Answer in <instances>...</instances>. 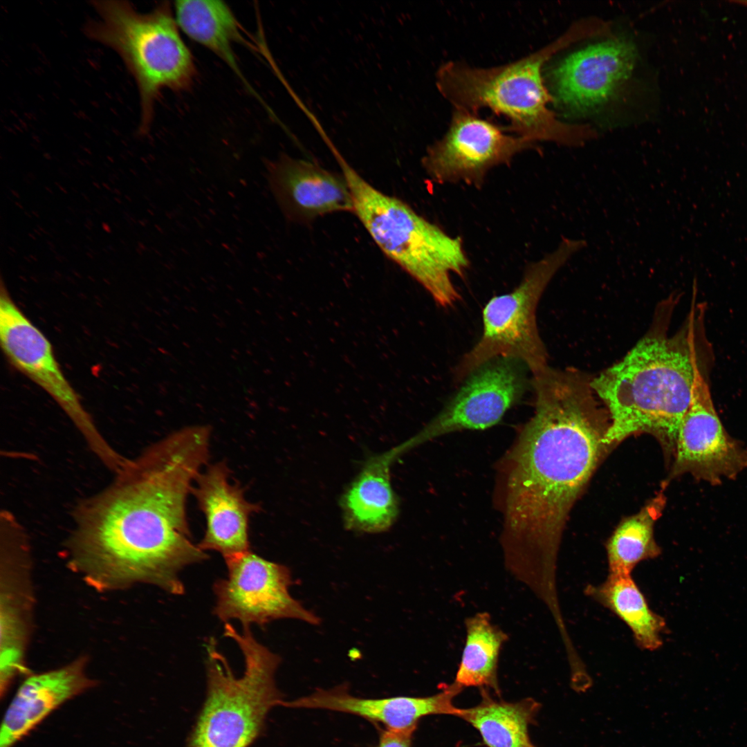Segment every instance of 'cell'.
<instances>
[{
    "mask_svg": "<svg viewBox=\"0 0 747 747\" xmlns=\"http://www.w3.org/2000/svg\"><path fill=\"white\" fill-rule=\"evenodd\" d=\"M591 381L571 368L533 376L534 414L499 464L505 566L530 587L555 584L567 517L608 447L609 414Z\"/></svg>",
    "mask_w": 747,
    "mask_h": 747,
    "instance_id": "6da1fadb",
    "label": "cell"
},
{
    "mask_svg": "<svg viewBox=\"0 0 747 747\" xmlns=\"http://www.w3.org/2000/svg\"><path fill=\"white\" fill-rule=\"evenodd\" d=\"M210 434L205 425L172 432L129 459L109 486L77 506L71 548L90 578L184 593L180 571L209 557L191 540L186 503L208 463Z\"/></svg>",
    "mask_w": 747,
    "mask_h": 747,
    "instance_id": "7a4b0ae2",
    "label": "cell"
},
{
    "mask_svg": "<svg viewBox=\"0 0 747 747\" xmlns=\"http://www.w3.org/2000/svg\"><path fill=\"white\" fill-rule=\"evenodd\" d=\"M694 320L669 336L652 329L618 362L591 378L609 416L605 443L651 433L674 455L676 436L692 396L697 360Z\"/></svg>",
    "mask_w": 747,
    "mask_h": 747,
    "instance_id": "3957f363",
    "label": "cell"
},
{
    "mask_svg": "<svg viewBox=\"0 0 747 747\" xmlns=\"http://www.w3.org/2000/svg\"><path fill=\"white\" fill-rule=\"evenodd\" d=\"M597 33L593 22L580 24L544 47L495 66L477 67L459 61L445 62L436 72L437 89L454 108L475 113L487 108L509 122L507 131L533 142L580 145L594 133L587 127L560 122L548 108L553 98L544 83L542 68L560 49Z\"/></svg>",
    "mask_w": 747,
    "mask_h": 747,
    "instance_id": "277c9868",
    "label": "cell"
},
{
    "mask_svg": "<svg viewBox=\"0 0 747 747\" xmlns=\"http://www.w3.org/2000/svg\"><path fill=\"white\" fill-rule=\"evenodd\" d=\"M335 157L351 193L353 212L378 248L421 284L437 304L452 306L460 295L450 274L463 276L469 264L461 239L374 187L338 153Z\"/></svg>",
    "mask_w": 747,
    "mask_h": 747,
    "instance_id": "5b68a950",
    "label": "cell"
},
{
    "mask_svg": "<svg viewBox=\"0 0 747 747\" xmlns=\"http://www.w3.org/2000/svg\"><path fill=\"white\" fill-rule=\"evenodd\" d=\"M93 6L98 18L88 23L86 34L115 50L133 77L140 95V132L145 133L161 91H185L194 83L192 55L167 1L145 14L126 1H93Z\"/></svg>",
    "mask_w": 747,
    "mask_h": 747,
    "instance_id": "8992f818",
    "label": "cell"
},
{
    "mask_svg": "<svg viewBox=\"0 0 747 747\" xmlns=\"http://www.w3.org/2000/svg\"><path fill=\"white\" fill-rule=\"evenodd\" d=\"M224 635L239 647L245 670L237 678L216 641L206 643L208 696L188 747H248L259 734L268 712L284 700L275 682L281 658L253 636L229 622Z\"/></svg>",
    "mask_w": 747,
    "mask_h": 747,
    "instance_id": "52a82bcc",
    "label": "cell"
},
{
    "mask_svg": "<svg viewBox=\"0 0 747 747\" xmlns=\"http://www.w3.org/2000/svg\"><path fill=\"white\" fill-rule=\"evenodd\" d=\"M586 245L582 239L563 238L555 250L527 268L512 292L494 297L486 304L482 335L456 366V380L467 378L499 357L522 361L533 376L548 367V353L537 325V304L556 273Z\"/></svg>",
    "mask_w": 747,
    "mask_h": 747,
    "instance_id": "ba28073f",
    "label": "cell"
},
{
    "mask_svg": "<svg viewBox=\"0 0 747 747\" xmlns=\"http://www.w3.org/2000/svg\"><path fill=\"white\" fill-rule=\"evenodd\" d=\"M0 342L10 364L44 390L73 423L89 450L115 472L124 457L101 434L64 376L51 343L0 285Z\"/></svg>",
    "mask_w": 747,
    "mask_h": 747,
    "instance_id": "9c48e42d",
    "label": "cell"
},
{
    "mask_svg": "<svg viewBox=\"0 0 747 747\" xmlns=\"http://www.w3.org/2000/svg\"><path fill=\"white\" fill-rule=\"evenodd\" d=\"M228 577L215 582L214 614L223 622L238 620L243 626L261 627L284 618L318 625L320 619L290 594L293 584L285 565L250 551L225 560Z\"/></svg>",
    "mask_w": 747,
    "mask_h": 747,
    "instance_id": "30bf717a",
    "label": "cell"
},
{
    "mask_svg": "<svg viewBox=\"0 0 747 747\" xmlns=\"http://www.w3.org/2000/svg\"><path fill=\"white\" fill-rule=\"evenodd\" d=\"M506 131L477 113L454 108L447 131L427 149L423 166L438 183L462 181L479 186L490 168L535 147V142Z\"/></svg>",
    "mask_w": 747,
    "mask_h": 747,
    "instance_id": "8fae6325",
    "label": "cell"
},
{
    "mask_svg": "<svg viewBox=\"0 0 747 747\" xmlns=\"http://www.w3.org/2000/svg\"><path fill=\"white\" fill-rule=\"evenodd\" d=\"M527 369L522 361L504 357L481 366L437 415L407 440L410 448L450 433L496 425L525 393Z\"/></svg>",
    "mask_w": 747,
    "mask_h": 747,
    "instance_id": "7c38bea8",
    "label": "cell"
},
{
    "mask_svg": "<svg viewBox=\"0 0 747 747\" xmlns=\"http://www.w3.org/2000/svg\"><path fill=\"white\" fill-rule=\"evenodd\" d=\"M670 476L688 473L711 485L734 479L747 468V447L726 430L699 362L690 407L678 430Z\"/></svg>",
    "mask_w": 747,
    "mask_h": 747,
    "instance_id": "4fadbf2b",
    "label": "cell"
},
{
    "mask_svg": "<svg viewBox=\"0 0 747 747\" xmlns=\"http://www.w3.org/2000/svg\"><path fill=\"white\" fill-rule=\"evenodd\" d=\"M634 45L613 39L566 57L551 71L553 101L572 113H582L607 101L631 73Z\"/></svg>",
    "mask_w": 747,
    "mask_h": 747,
    "instance_id": "5bb4252c",
    "label": "cell"
},
{
    "mask_svg": "<svg viewBox=\"0 0 747 747\" xmlns=\"http://www.w3.org/2000/svg\"><path fill=\"white\" fill-rule=\"evenodd\" d=\"M225 462L211 464L195 479L191 492L205 515L206 529L198 546L221 553L225 560L250 551L249 517L260 506L247 501L244 490L230 482Z\"/></svg>",
    "mask_w": 747,
    "mask_h": 747,
    "instance_id": "9a60e30c",
    "label": "cell"
},
{
    "mask_svg": "<svg viewBox=\"0 0 747 747\" xmlns=\"http://www.w3.org/2000/svg\"><path fill=\"white\" fill-rule=\"evenodd\" d=\"M266 168L273 194L288 219L308 221L329 213L353 212L351 193L342 174L286 155L268 162Z\"/></svg>",
    "mask_w": 747,
    "mask_h": 747,
    "instance_id": "2e32d148",
    "label": "cell"
},
{
    "mask_svg": "<svg viewBox=\"0 0 747 747\" xmlns=\"http://www.w3.org/2000/svg\"><path fill=\"white\" fill-rule=\"evenodd\" d=\"M462 690V687L454 682L443 685L440 692L430 697L362 699L352 696L347 688L342 685L329 690L320 689L308 696L285 701L284 706L353 714L380 723L387 730L414 732L418 720L424 716L436 714L456 716L459 708L452 704V700Z\"/></svg>",
    "mask_w": 747,
    "mask_h": 747,
    "instance_id": "e0dca14e",
    "label": "cell"
},
{
    "mask_svg": "<svg viewBox=\"0 0 747 747\" xmlns=\"http://www.w3.org/2000/svg\"><path fill=\"white\" fill-rule=\"evenodd\" d=\"M93 682L84 663L28 676L20 685L3 719L0 747H12L52 711L87 690Z\"/></svg>",
    "mask_w": 747,
    "mask_h": 747,
    "instance_id": "ac0fdd59",
    "label": "cell"
},
{
    "mask_svg": "<svg viewBox=\"0 0 747 747\" xmlns=\"http://www.w3.org/2000/svg\"><path fill=\"white\" fill-rule=\"evenodd\" d=\"M398 447L370 459L342 498L348 528L367 533L388 530L398 515V501L391 488L390 465L401 454Z\"/></svg>",
    "mask_w": 747,
    "mask_h": 747,
    "instance_id": "d6986e66",
    "label": "cell"
},
{
    "mask_svg": "<svg viewBox=\"0 0 747 747\" xmlns=\"http://www.w3.org/2000/svg\"><path fill=\"white\" fill-rule=\"evenodd\" d=\"M179 28L191 39L220 57L248 91L258 95L244 77L236 59L234 44L252 47L243 35V29L229 6L217 0H181L174 6Z\"/></svg>",
    "mask_w": 747,
    "mask_h": 747,
    "instance_id": "ffe728a7",
    "label": "cell"
},
{
    "mask_svg": "<svg viewBox=\"0 0 747 747\" xmlns=\"http://www.w3.org/2000/svg\"><path fill=\"white\" fill-rule=\"evenodd\" d=\"M584 593L621 620L641 649L652 652L663 645L665 620L652 610L631 575L609 573L603 582L587 585Z\"/></svg>",
    "mask_w": 747,
    "mask_h": 747,
    "instance_id": "44dd1931",
    "label": "cell"
},
{
    "mask_svg": "<svg viewBox=\"0 0 747 747\" xmlns=\"http://www.w3.org/2000/svg\"><path fill=\"white\" fill-rule=\"evenodd\" d=\"M481 695L480 703L459 708L456 717L473 726L488 747H535L528 733L539 709L535 701L528 698L515 703L499 701L483 688Z\"/></svg>",
    "mask_w": 747,
    "mask_h": 747,
    "instance_id": "7402d4cb",
    "label": "cell"
},
{
    "mask_svg": "<svg viewBox=\"0 0 747 747\" xmlns=\"http://www.w3.org/2000/svg\"><path fill=\"white\" fill-rule=\"evenodd\" d=\"M466 636L454 683L461 687H489L499 693V657L508 635L493 624L487 612L465 620Z\"/></svg>",
    "mask_w": 747,
    "mask_h": 747,
    "instance_id": "603a6c76",
    "label": "cell"
},
{
    "mask_svg": "<svg viewBox=\"0 0 747 747\" xmlns=\"http://www.w3.org/2000/svg\"><path fill=\"white\" fill-rule=\"evenodd\" d=\"M665 504V498L661 493L615 529L606 544L609 573L631 575L640 562L661 554L654 537V526Z\"/></svg>",
    "mask_w": 747,
    "mask_h": 747,
    "instance_id": "cb8c5ba5",
    "label": "cell"
},
{
    "mask_svg": "<svg viewBox=\"0 0 747 747\" xmlns=\"http://www.w3.org/2000/svg\"><path fill=\"white\" fill-rule=\"evenodd\" d=\"M413 732L383 730L377 747H411Z\"/></svg>",
    "mask_w": 747,
    "mask_h": 747,
    "instance_id": "d4e9b609",
    "label": "cell"
}]
</instances>
